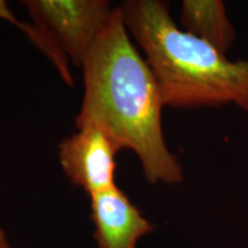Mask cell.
I'll return each instance as SVG.
<instances>
[{
	"label": "cell",
	"mask_w": 248,
	"mask_h": 248,
	"mask_svg": "<svg viewBox=\"0 0 248 248\" xmlns=\"http://www.w3.org/2000/svg\"><path fill=\"white\" fill-rule=\"evenodd\" d=\"M0 20H5L9 23L14 24L18 29H21L23 26L22 21H20L15 16L13 11H12L9 5L7 4V1H5V0H0Z\"/></svg>",
	"instance_id": "52a82bcc"
},
{
	"label": "cell",
	"mask_w": 248,
	"mask_h": 248,
	"mask_svg": "<svg viewBox=\"0 0 248 248\" xmlns=\"http://www.w3.org/2000/svg\"><path fill=\"white\" fill-rule=\"evenodd\" d=\"M76 128L95 126L136 154L146 181L178 184L184 170L167 146L159 85L124 24L120 6L86 55Z\"/></svg>",
	"instance_id": "6da1fadb"
},
{
	"label": "cell",
	"mask_w": 248,
	"mask_h": 248,
	"mask_svg": "<svg viewBox=\"0 0 248 248\" xmlns=\"http://www.w3.org/2000/svg\"><path fill=\"white\" fill-rule=\"evenodd\" d=\"M119 145L95 126H80L59 144V162L68 179L90 195L115 187Z\"/></svg>",
	"instance_id": "277c9868"
},
{
	"label": "cell",
	"mask_w": 248,
	"mask_h": 248,
	"mask_svg": "<svg viewBox=\"0 0 248 248\" xmlns=\"http://www.w3.org/2000/svg\"><path fill=\"white\" fill-rule=\"evenodd\" d=\"M97 248H137L153 225L119 186L90 195Z\"/></svg>",
	"instance_id": "5b68a950"
},
{
	"label": "cell",
	"mask_w": 248,
	"mask_h": 248,
	"mask_svg": "<svg viewBox=\"0 0 248 248\" xmlns=\"http://www.w3.org/2000/svg\"><path fill=\"white\" fill-rule=\"evenodd\" d=\"M0 248H12L11 243H9L8 239V235L1 226H0Z\"/></svg>",
	"instance_id": "ba28073f"
},
{
	"label": "cell",
	"mask_w": 248,
	"mask_h": 248,
	"mask_svg": "<svg viewBox=\"0 0 248 248\" xmlns=\"http://www.w3.org/2000/svg\"><path fill=\"white\" fill-rule=\"evenodd\" d=\"M121 13L145 55L164 106L202 108L235 105L248 111V59L232 61L173 21L168 2L126 0Z\"/></svg>",
	"instance_id": "7a4b0ae2"
},
{
	"label": "cell",
	"mask_w": 248,
	"mask_h": 248,
	"mask_svg": "<svg viewBox=\"0 0 248 248\" xmlns=\"http://www.w3.org/2000/svg\"><path fill=\"white\" fill-rule=\"evenodd\" d=\"M22 5L31 21L20 30L73 86L71 70L82 68L115 7L107 0H24Z\"/></svg>",
	"instance_id": "3957f363"
},
{
	"label": "cell",
	"mask_w": 248,
	"mask_h": 248,
	"mask_svg": "<svg viewBox=\"0 0 248 248\" xmlns=\"http://www.w3.org/2000/svg\"><path fill=\"white\" fill-rule=\"evenodd\" d=\"M179 23L182 29L228 54L237 32L229 20L225 5L219 0H184Z\"/></svg>",
	"instance_id": "8992f818"
}]
</instances>
